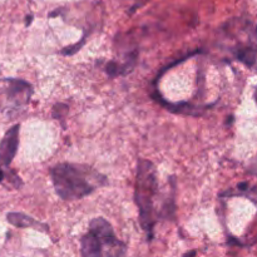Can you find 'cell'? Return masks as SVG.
Returning <instances> with one entry per match:
<instances>
[{
  "label": "cell",
  "instance_id": "cell-2",
  "mask_svg": "<svg viewBox=\"0 0 257 257\" xmlns=\"http://www.w3.org/2000/svg\"><path fill=\"white\" fill-rule=\"evenodd\" d=\"M158 195V181L156 167L151 161L140 160L137 167V185H136V203L140 210V222L147 232L148 238H152L155 228L156 211L155 200Z\"/></svg>",
  "mask_w": 257,
  "mask_h": 257
},
{
  "label": "cell",
  "instance_id": "cell-6",
  "mask_svg": "<svg viewBox=\"0 0 257 257\" xmlns=\"http://www.w3.org/2000/svg\"><path fill=\"white\" fill-rule=\"evenodd\" d=\"M8 221H9L12 225L17 226V227L22 228H35V230L43 231V232H48V226L45 223L39 222V221H35L33 217L24 215V213H17L13 212L8 215Z\"/></svg>",
  "mask_w": 257,
  "mask_h": 257
},
{
  "label": "cell",
  "instance_id": "cell-7",
  "mask_svg": "<svg viewBox=\"0 0 257 257\" xmlns=\"http://www.w3.org/2000/svg\"><path fill=\"white\" fill-rule=\"evenodd\" d=\"M7 177V175H5V172H4V170H3L2 167H0V183L3 182V181H4V178Z\"/></svg>",
  "mask_w": 257,
  "mask_h": 257
},
{
  "label": "cell",
  "instance_id": "cell-5",
  "mask_svg": "<svg viewBox=\"0 0 257 257\" xmlns=\"http://www.w3.org/2000/svg\"><path fill=\"white\" fill-rule=\"evenodd\" d=\"M19 130L20 125L15 124L5 133L4 138L0 142V167H9L10 163L17 155L18 146H19Z\"/></svg>",
  "mask_w": 257,
  "mask_h": 257
},
{
  "label": "cell",
  "instance_id": "cell-3",
  "mask_svg": "<svg viewBox=\"0 0 257 257\" xmlns=\"http://www.w3.org/2000/svg\"><path fill=\"white\" fill-rule=\"evenodd\" d=\"M82 255L90 256H123L127 253V246L118 240L112 226L103 217L93 218L89 231L80 240Z\"/></svg>",
  "mask_w": 257,
  "mask_h": 257
},
{
  "label": "cell",
  "instance_id": "cell-1",
  "mask_svg": "<svg viewBox=\"0 0 257 257\" xmlns=\"http://www.w3.org/2000/svg\"><path fill=\"white\" fill-rule=\"evenodd\" d=\"M50 176L55 192L65 201L85 197L108 183L105 176L100 175L94 168L75 163L55 165L50 168Z\"/></svg>",
  "mask_w": 257,
  "mask_h": 257
},
{
  "label": "cell",
  "instance_id": "cell-4",
  "mask_svg": "<svg viewBox=\"0 0 257 257\" xmlns=\"http://www.w3.org/2000/svg\"><path fill=\"white\" fill-rule=\"evenodd\" d=\"M33 94L32 85L22 79H0V110L14 113L29 103Z\"/></svg>",
  "mask_w": 257,
  "mask_h": 257
}]
</instances>
